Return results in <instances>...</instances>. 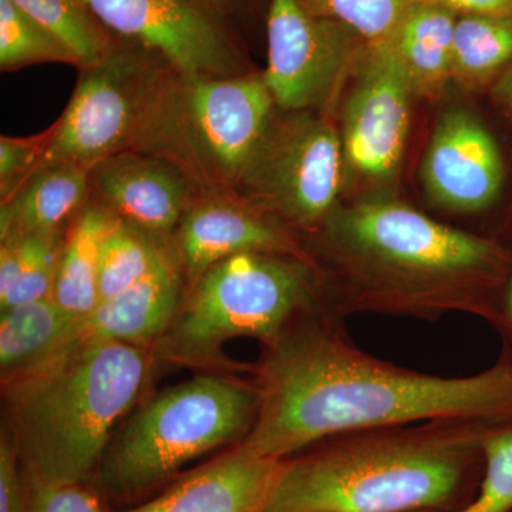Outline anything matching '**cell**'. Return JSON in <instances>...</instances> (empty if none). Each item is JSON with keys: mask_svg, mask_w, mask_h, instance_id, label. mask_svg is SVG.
<instances>
[{"mask_svg": "<svg viewBox=\"0 0 512 512\" xmlns=\"http://www.w3.org/2000/svg\"><path fill=\"white\" fill-rule=\"evenodd\" d=\"M256 367L258 416L242 447L286 460L330 437L434 420H512V356L467 377L404 369L367 355L333 311L302 316Z\"/></svg>", "mask_w": 512, "mask_h": 512, "instance_id": "cell-1", "label": "cell"}, {"mask_svg": "<svg viewBox=\"0 0 512 512\" xmlns=\"http://www.w3.org/2000/svg\"><path fill=\"white\" fill-rule=\"evenodd\" d=\"M312 237L335 282L340 318L467 313L494 325L512 266L503 239L450 227L393 194L339 204Z\"/></svg>", "mask_w": 512, "mask_h": 512, "instance_id": "cell-2", "label": "cell"}, {"mask_svg": "<svg viewBox=\"0 0 512 512\" xmlns=\"http://www.w3.org/2000/svg\"><path fill=\"white\" fill-rule=\"evenodd\" d=\"M493 424L434 420L330 437L286 458L261 512L456 511L477 493Z\"/></svg>", "mask_w": 512, "mask_h": 512, "instance_id": "cell-3", "label": "cell"}, {"mask_svg": "<svg viewBox=\"0 0 512 512\" xmlns=\"http://www.w3.org/2000/svg\"><path fill=\"white\" fill-rule=\"evenodd\" d=\"M151 366L148 346L82 338L46 365L3 382L8 434L25 483H92Z\"/></svg>", "mask_w": 512, "mask_h": 512, "instance_id": "cell-4", "label": "cell"}, {"mask_svg": "<svg viewBox=\"0 0 512 512\" xmlns=\"http://www.w3.org/2000/svg\"><path fill=\"white\" fill-rule=\"evenodd\" d=\"M259 403L258 384L225 373L197 376L157 394L111 436L94 490L117 503L146 497L188 461L242 443Z\"/></svg>", "mask_w": 512, "mask_h": 512, "instance_id": "cell-5", "label": "cell"}, {"mask_svg": "<svg viewBox=\"0 0 512 512\" xmlns=\"http://www.w3.org/2000/svg\"><path fill=\"white\" fill-rule=\"evenodd\" d=\"M322 285L311 259L266 252L229 256L192 285L158 343L161 355L187 366L235 370L222 352L228 340L271 345L296 320L322 309Z\"/></svg>", "mask_w": 512, "mask_h": 512, "instance_id": "cell-6", "label": "cell"}, {"mask_svg": "<svg viewBox=\"0 0 512 512\" xmlns=\"http://www.w3.org/2000/svg\"><path fill=\"white\" fill-rule=\"evenodd\" d=\"M264 74L171 70L131 150L170 161L200 191H234L278 113Z\"/></svg>", "mask_w": 512, "mask_h": 512, "instance_id": "cell-7", "label": "cell"}, {"mask_svg": "<svg viewBox=\"0 0 512 512\" xmlns=\"http://www.w3.org/2000/svg\"><path fill=\"white\" fill-rule=\"evenodd\" d=\"M343 187L338 128L318 111H282L234 192L293 231L312 235L338 208Z\"/></svg>", "mask_w": 512, "mask_h": 512, "instance_id": "cell-8", "label": "cell"}, {"mask_svg": "<svg viewBox=\"0 0 512 512\" xmlns=\"http://www.w3.org/2000/svg\"><path fill=\"white\" fill-rule=\"evenodd\" d=\"M173 69L157 53L116 37L99 63L82 69L72 99L50 126L53 136L40 168L72 163L92 170L100 161L131 150Z\"/></svg>", "mask_w": 512, "mask_h": 512, "instance_id": "cell-9", "label": "cell"}, {"mask_svg": "<svg viewBox=\"0 0 512 512\" xmlns=\"http://www.w3.org/2000/svg\"><path fill=\"white\" fill-rule=\"evenodd\" d=\"M342 111L345 192L355 198L392 195L400 173L416 96L383 43H366Z\"/></svg>", "mask_w": 512, "mask_h": 512, "instance_id": "cell-10", "label": "cell"}, {"mask_svg": "<svg viewBox=\"0 0 512 512\" xmlns=\"http://www.w3.org/2000/svg\"><path fill=\"white\" fill-rule=\"evenodd\" d=\"M266 42L262 74L281 111L325 109L366 46L348 26L312 15L296 0H268Z\"/></svg>", "mask_w": 512, "mask_h": 512, "instance_id": "cell-11", "label": "cell"}, {"mask_svg": "<svg viewBox=\"0 0 512 512\" xmlns=\"http://www.w3.org/2000/svg\"><path fill=\"white\" fill-rule=\"evenodd\" d=\"M111 35L157 53L175 70L239 76L242 57L231 33L200 0H82Z\"/></svg>", "mask_w": 512, "mask_h": 512, "instance_id": "cell-12", "label": "cell"}, {"mask_svg": "<svg viewBox=\"0 0 512 512\" xmlns=\"http://www.w3.org/2000/svg\"><path fill=\"white\" fill-rule=\"evenodd\" d=\"M424 195L434 208L477 215L497 208L510 183L503 144L470 109L444 111L420 165Z\"/></svg>", "mask_w": 512, "mask_h": 512, "instance_id": "cell-13", "label": "cell"}, {"mask_svg": "<svg viewBox=\"0 0 512 512\" xmlns=\"http://www.w3.org/2000/svg\"><path fill=\"white\" fill-rule=\"evenodd\" d=\"M173 245L191 285L211 266L242 252L315 261L293 229L234 191H200L175 229Z\"/></svg>", "mask_w": 512, "mask_h": 512, "instance_id": "cell-14", "label": "cell"}, {"mask_svg": "<svg viewBox=\"0 0 512 512\" xmlns=\"http://www.w3.org/2000/svg\"><path fill=\"white\" fill-rule=\"evenodd\" d=\"M90 181L104 207L163 241H173L175 229L200 194L197 185L170 161L136 150L94 165Z\"/></svg>", "mask_w": 512, "mask_h": 512, "instance_id": "cell-15", "label": "cell"}, {"mask_svg": "<svg viewBox=\"0 0 512 512\" xmlns=\"http://www.w3.org/2000/svg\"><path fill=\"white\" fill-rule=\"evenodd\" d=\"M284 466L285 460L256 456L237 444L163 494L124 512H261Z\"/></svg>", "mask_w": 512, "mask_h": 512, "instance_id": "cell-16", "label": "cell"}, {"mask_svg": "<svg viewBox=\"0 0 512 512\" xmlns=\"http://www.w3.org/2000/svg\"><path fill=\"white\" fill-rule=\"evenodd\" d=\"M183 269L177 255L126 291L97 303L83 320L82 338L148 346L160 342L183 305Z\"/></svg>", "mask_w": 512, "mask_h": 512, "instance_id": "cell-17", "label": "cell"}, {"mask_svg": "<svg viewBox=\"0 0 512 512\" xmlns=\"http://www.w3.org/2000/svg\"><path fill=\"white\" fill-rule=\"evenodd\" d=\"M457 13L414 0L384 46L412 84L416 96L437 97L451 80Z\"/></svg>", "mask_w": 512, "mask_h": 512, "instance_id": "cell-18", "label": "cell"}, {"mask_svg": "<svg viewBox=\"0 0 512 512\" xmlns=\"http://www.w3.org/2000/svg\"><path fill=\"white\" fill-rule=\"evenodd\" d=\"M92 192L87 168L72 163L40 168L0 205V239L63 229L86 207Z\"/></svg>", "mask_w": 512, "mask_h": 512, "instance_id": "cell-19", "label": "cell"}, {"mask_svg": "<svg viewBox=\"0 0 512 512\" xmlns=\"http://www.w3.org/2000/svg\"><path fill=\"white\" fill-rule=\"evenodd\" d=\"M83 320L52 298L23 303L0 315L2 382L46 365L82 339Z\"/></svg>", "mask_w": 512, "mask_h": 512, "instance_id": "cell-20", "label": "cell"}, {"mask_svg": "<svg viewBox=\"0 0 512 512\" xmlns=\"http://www.w3.org/2000/svg\"><path fill=\"white\" fill-rule=\"evenodd\" d=\"M119 217L89 201L67 228L52 299L70 315L86 319L99 303V265L104 238Z\"/></svg>", "mask_w": 512, "mask_h": 512, "instance_id": "cell-21", "label": "cell"}, {"mask_svg": "<svg viewBox=\"0 0 512 512\" xmlns=\"http://www.w3.org/2000/svg\"><path fill=\"white\" fill-rule=\"evenodd\" d=\"M66 231L0 239V311L52 298Z\"/></svg>", "mask_w": 512, "mask_h": 512, "instance_id": "cell-22", "label": "cell"}, {"mask_svg": "<svg viewBox=\"0 0 512 512\" xmlns=\"http://www.w3.org/2000/svg\"><path fill=\"white\" fill-rule=\"evenodd\" d=\"M512 64V18L458 15L451 52V80L471 92H490Z\"/></svg>", "mask_w": 512, "mask_h": 512, "instance_id": "cell-23", "label": "cell"}, {"mask_svg": "<svg viewBox=\"0 0 512 512\" xmlns=\"http://www.w3.org/2000/svg\"><path fill=\"white\" fill-rule=\"evenodd\" d=\"M173 255V241L153 237L119 218L101 247L99 302L136 285Z\"/></svg>", "mask_w": 512, "mask_h": 512, "instance_id": "cell-24", "label": "cell"}, {"mask_svg": "<svg viewBox=\"0 0 512 512\" xmlns=\"http://www.w3.org/2000/svg\"><path fill=\"white\" fill-rule=\"evenodd\" d=\"M49 30L76 57L80 69L93 66L109 53L114 37L94 18L82 0H10Z\"/></svg>", "mask_w": 512, "mask_h": 512, "instance_id": "cell-25", "label": "cell"}, {"mask_svg": "<svg viewBox=\"0 0 512 512\" xmlns=\"http://www.w3.org/2000/svg\"><path fill=\"white\" fill-rule=\"evenodd\" d=\"M39 63L79 67L76 57L49 30L10 0H0V69H23Z\"/></svg>", "mask_w": 512, "mask_h": 512, "instance_id": "cell-26", "label": "cell"}, {"mask_svg": "<svg viewBox=\"0 0 512 512\" xmlns=\"http://www.w3.org/2000/svg\"><path fill=\"white\" fill-rule=\"evenodd\" d=\"M312 15L348 26L366 43L386 39L414 0H296Z\"/></svg>", "mask_w": 512, "mask_h": 512, "instance_id": "cell-27", "label": "cell"}, {"mask_svg": "<svg viewBox=\"0 0 512 512\" xmlns=\"http://www.w3.org/2000/svg\"><path fill=\"white\" fill-rule=\"evenodd\" d=\"M483 448L484 473L477 493L453 512H512V420L494 423Z\"/></svg>", "mask_w": 512, "mask_h": 512, "instance_id": "cell-28", "label": "cell"}, {"mask_svg": "<svg viewBox=\"0 0 512 512\" xmlns=\"http://www.w3.org/2000/svg\"><path fill=\"white\" fill-rule=\"evenodd\" d=\"M52 136L49 127L36 136L0 138V204L10 200L39 170Z\"/></svg>", "mask_w": 512, "mask_h": 512, "instance_id": "cell-29", "label": "cell"}, {"mask_svg": "<svg viewBox=\"0 0 512 512\" xmlns=\"http://www.w3.org/2000/svg\"><path fill=\"white\" fill-rule=\"evenodd\" d=\"M25 485L23 512H106L99 493L86 484Z\"/></svg>", "mask_w": 512, "mask_h": 512, "instance_id": "cell-30", "label": "cell"}, {"mask_svg": "<svg viewBox=\"0 0 512 512\" xmlns=\"http://www.w3.org/2000/svg\"><path fill=\"white\" fill-rule=\"evenodd\" d=\"M26 485L18 451L8 433L0 439V512L25 511Z\"/></svg>", "mask_w": 512, "mask_h": 512, "instance_id": "cell-31", "label": "cell"}, {"mask_svg": "<svg viewBox=\"0 0 512 512\" xmlns=\"http://www.w3.org/2000/svg\"><path fill=\"white\" fill-rule=\"evenodd\" d=\"M443 6L457 15L504 16L512 18V0H420Z\"/></svg>", "mask_w": 512, "mask_h": 512, "instance_id": "cell-32", "label": "cell"}, {"mask_svg": "<svg viewBox=\"0 0 512 512\" xmlns=\"http://www.w3.org/2000/svg\"><path fill=\"white\" fill-rule=\"evenodd\" d=\"M494 326L504 335L505 343L508 346L505 355L512 356V266L500 296H498L497 318H495Z\"/></svg>", "mask_w": 512, "mask_h": 512, "instance_id": "cell-33", "label": "cell"}, {"mask_svg": "<svg viewBox=\"0 0 512 512\" xmlns=\"http://www.w3.org/2000/svg\"><path fill=\"white\" fill-rule=\"evenodd\" d=\"M490 94L495 106L500 109L512 127V64L493 84Z\"/></svg>", "mask_w": 512, "mask_h": 512, "instance_id": "cell-34", "label": "cell"}, {"mask_svg": "<svg viewBox=\"0 0 512 512\" xmlns=\"http://www.w3.org/2000/svg\"><path fill=\"white\" fill-rule=\"evenodd\" d=\"M202 5L207 6L218 18L225 19L229 15H234L241 8L244 0H200Z\"/></svg>", "mask_w": 512, "mask_h": 512, "instance_id": "cell-35", "label": "cell"}]
</instances>
